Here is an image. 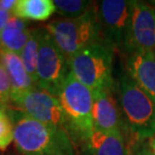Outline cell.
<instances>
[{"mask_svg": "<svg viewBox=\"0 0 155 155\" xmlns=\"http://www.w3.org/2000/svg\"><path fill=\"white\" fill-rule=\"evenodd\" d=\"M14 141V124L9 114L0 109V150L4 151Z\"/></svg>", "mask_w": 155, "mask_h": 155, "instance_id": "cell-18", "label": "cell"}, {"mask_svg": "<svg viewBox=\"0 0 155 155\" xmlns=\"http://www.w3.org/2000/svg\"><path fill=\"white\" fill-rule=\"evenodd\" d=\"M126 67L130 78L155 103V52H130Z\"/></svg>", "mask_w": 155, "mask_h": 155, "instance_id": "cell-11", "label": "cell"}, {"mask_svg": "<svg viewBox=\"0 0 155 155\" xmlns=\"http://www.w3.org/2000/svg\"><path fill=\"white\" fill-rule=\"evenodd\" d=\"M70 72L91 91L114 88L113 48L107 43H94L81 49L69 60Z\"/></svg>", "mask_w": 155, "mask_h": 155, "instance_id": "cell-3", "label": "cell"}, {"mask_svg": "<svg viewBox=\"0 0 155 155\" xmlns=\"http://www.w3.org/2000/svg\"><path fill=\"white\" fill-rule=\"evenodd\" d=\"M10 117L14 124V142L24 155H76L72 139L61 127L46 125L20 111Z\"/></svg>", "mask_w": 155, "mask_h": 155, "instance_id": "cell-1", "label": "cell"}, {"mask_svg": "<svg viewBox=\"0 0 155 155\" xmlns=\"http://www.w3.org/2000/svg\"><path fill=\"white\" fill-rule=\"evenodd\" d=\"M58 98L66 116L69 135L86 142L95 129L93 121V92L70 72Z\"/></svg>", "mask_w": 155, "mask_h": 155, "instance_id": "cell-4", "label": "cell"}, {"mask_svg": "<svg viewBox=\"0 0 155 155\" xmlns=\"http://www.w3.org/2000/svg\"><path fill=\"white\" fill-rule=\"evenodd\" d=\"M93 97V121L95 130L123 133L120 108L113 96V89L94 92Z\"/></svg>", "mask_w": 155, "mask_h": 155, "instance_id": "cell-10", "label": "cell"}, {"mask_svg": "<svg viewBox=\"0 0 155 155\" xmlns=\"http://www.w3.org/2000/svg\"><path fill=\"white\" fill-rule=\"evenodd\" d=\"M11 103L32 119L46 125L61 127L67 131V119L57 96L35 87L12 99Z\"/></svg>", "mask_w": 155, "mask_h": 155, "instance_id": "cell-7", "label": "cell"}, {"mask_svg": "<svg viewBox=\"0 0 155 155\" xmlns=\"http://www.w3.org/2000/svg\"><path fill=\"white\" fill-rule=\"evenodd\" d=\"M134 1L103 0L97 2L103 38L111 48L124 45Z\"/></svg>", "mask_w": 155, "mask_h": 155, "instance_id": "cell-9", "label": "cell"}, {"mask_svg": "<svg viewBox=\"0 0 155 155\" xmlns=\"http://www.w3.org/2000/svg\"><path fill=\"white\" fill-rule=\"evenodd\" d=\"M11 103V84L5 72V69L0 63V109L5 108Z\"/></svg>", "mask_w": 155, "mask_h": 155, "instance_id": "cell-19", "label": "cell"}, {"mask_svg": "<svg viewBox=\"0 0 155 155\" xmlns=\"http://www.w3.org/2000/svg\"><path fill=\"white\" fill-rule=\"evenodd\" d=\"M11 17H12L11 13L6 12V11H3L0 9V33H1L3 28H4L6 24L8 23V21L10 20Z\"/></svg>", "mask_w": 155, "mask_h": 155, "instance_id": "cell-21", "label": "cell"}, {"mask_svg": "<svg viewBox=\"0 0 155 155\" xmlns=\"http://www.w3.org/2000/svg\"><path fill=\"white\" fill-rule=\"evenodd\" d=\"M119 103L130 131L139 139L155 135V103L127 73L119 80Z\"/></svg>", "mask_w": 155, "mask_h": 155, "instance_id": "cell-5", "label": "cell"}, {"mask_svg": "<svg viewBox=\"0 0 155 155\" xmlns=\"http://www.w3.org/2000/svg\"><path fill=\"white\" fill-rule=\"evenodd\" d=\"M31 29L28 22L12 15L10 20L0 33V49L14 52L20 55L29 38Z\"/></svg>", "mask_w": 155, "mask_h": 155, "instance_id": "cell-14", "label": "cell"}, {"mask_svg": "<svg viewBox=\"0 0 155 155\" xmlns=\"http://www.w3.org/2000/svg\"><path fill=\"white\" fill-rule=\"evenodd\" d=\"M54 12L52 0H18L12 15L23 20L45 21Z\"/></svg>", "mask_w": 155, "mask_h": 155, "instance_id": "cell-15", "label": "cell"}, {"mask_svg": "<svg viewBox=\"0 0 155 155\" xmlns=\"http://www.w3.org/2000/svg\"><path fill=\"white\" fill-rule=\"evenodd\" d=\"M40 40V28L31 29L29 38L20 54L21 61L30 78L36 85V69H38V48Z\"/></svg>", "mask_w": 155, "mask_h": 155, "instance_id": "cell-16", "label": "cell"}, {"mask_svg": "<svg viewBox=\"0 0 155 155\" xmlns=\"http://www.w3.org/2000/svg\"><path fill=\"white\" fill-rule=\"evenodd\" d=\"M0 63L11 84V100L35 89L36 85L28 75L20 55L0 49Z\"/></svg>", "mask_w": 155, "mask_h": 155, "instance_id": "cell-12", "label": "cell"}, {"mask_svg": "<svg viewBox=\"0 0 155 155\" xmlns=\"http://www.w3.org/2000/svg\"><path fill=\"white\" fill-rule=\"evenodd\" d=\"M55 12L64 18L80 17L91 7L93 2L85 0H54Z\"/></svg>", "mask_w": 155, "mask_h": 155, "instance_id": "cell-17", "label": "cell"}, {"mask_svg": "<svg viewBox=\"0 0 155 155\" xmlns=\"http://www.w3.org/2000/svg\"><path fill=\"white\" fill-rule=\"evenodd\" d=\"M148 148L150 149V151L152 152L153 155H155V135L153 137H151L149 139V143H148Z\"/></svg>", "mask_w": 155, "mask_h": 155, "instance_id": "cell-22", "label": "cell"}, {"mask_svg": "<svg viewBox=\"0 0 155 155\" xmlns=\"http://www.w3.org/2000/svg\"><path fill=\"white\" fill-rule=\"evenodd\" d=\"M137 155H153L152 152L150 151L149 148H143V149H141L139 152L137 153Z\"/></svg>", "mask_w": 155, "mask_h": 155, "instance_id": "cell-23", "label": "cell"}, {"mask_svg": "<svg viewBox=\"0 0 155 155\" xmlns=\"http://www.w3.org/2000/svg\"><path fill=\"white\" fill-rule=\"evenodd\" d=\"M124 48L128 52H155V6L134 1L127 27Z\"/></svg>", "mask_w": 155, "mask_h": 155, "instance_id": "cell-8", "label": "cell"}, {"mask_svg": "<svg viewBox=\"0 0 155 155\" xmlns=\"http://www.w3.org/2000/svg\"><path fill=\"white\" fill-rule=\"evenodd\" d=\"M45 29L68 61L81 49L94 43L103 42L98 7L94 2L82 16L57 18L46 24Z\"/></svg>", "mask_w": 155, "mask_h": 155, "instance_id": "cell-2", "label": "cell"}, {"mask_svg": "<svg viewBox=\"0 0 155 155\" xmlns=\"http://www.w3.org/2000/svg\"><path fill=\"white\" fill-rule=\"evenodd\" d=\"M89 155H130L122 133L93 131L86 141Z\"/></svg>", "mask_w": 155, "mask_h": 155, "instance_id": "cell-13", "label": "cell"}, {"mask_svg": "<svg viewBox=\"0 0 155 155\" xmlns=\"http://www.w3.org/2000/svg\"><path fill=\"white\" fill-rule=\"evenodd\" d=\"M17 1L18 0H0V9L12 14L17 4Z\"/></svg>", "mask_w": 155, "mask_h": 155, "instance_id": "cell-20", "label": "cell"}, {"mask_svg": "<svg viewBox=\"0 0 155 155\" xmlns=\"http://www.w3.org/2000/svg\"><path fill=\"white\" fill-rule=\"evenodd\" d=\"M70 74L69 61L58 48L49 33L40 28L36 87L57 96Z\"/></svg>", "mask_w": 155, "mask_h": 155, "instance_id": "cell-6", "label": "cell"}]
</instances>
